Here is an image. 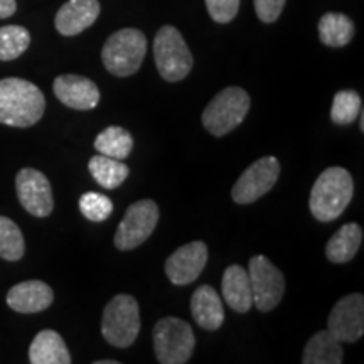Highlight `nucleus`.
Segmentation results:
<instances>
[{
    "label": "nucleus",
    "instance_id": "nucleus-16",
    "mask_svg": "<svg viewBox=\"0 0 364 364\" xmlns=\"http://www.w3.org/2000/svg\"><path fill=\"white\" fill-rule=\"evenodd\" d=\"M53 289L43 280H27L14 285L7 294V306L19 314H38L51 307Z\"/></svg>",
    "mask_w": 364,
    "mask_h": 364
},
{
    "label": "nucleus",
    "instance_id": "nucleus-23",
    "mask_svg": "<svg viewBox=\"0 0 364 364\" xmlns=\"http://www.w3.org/2000/svg\"><path fill=\"white\" fill-rule=\"evenodd\" d=\"M88 169L93 179L108 191L120 188L130 174L129 166H125L122 161H117V159L102 156V154L90 159Z\"/></svg>",
    "mask_w": 364,
    "mask_h": 364
},
{
    "label": "nucleus",
    "instance_id": "nucleus-13",
    "mask_svg": "<svg viewBox=\"0 0 364 364\" xmlns=\"http://www.w3.org/2000/svg\"><path fill=\"white\" fill-rule=\"evenodd\" d=\"M208 263L204 241H193L177 248L166 260V275L174 285H189L201 275Z\"/></svg>",
    "mask_w": 364,
    "mask_h": 364
},
{
    "label": "nucleus",
    "instance_id": "nucleus-31",
    "mask_svg": "<svg viewBox=\"0 0 364 364\" xmlns=\"http://www.w3.org/2000/svg\"><path fill=\"white\" fill-rule=\"evenodd\" d=\"M17 2L16 0H0V19H7L16 14Z\"/></svg>",
    "mask_w": 364,
    "mask_h": 364
},
{
    "label": "nucleus",
    "instance_id": "nucleus-14",
    "mask_svg": "<svg viewBox=\"0 0 364 364\" xmlns=\"http://www.w3.org/2000/svg\"><path fill=\"white\" fill-rule=\"evenodd\" d=\"M53 90L56 98L73 110L88 112L98 107L100 90L95 81L80 75H61L54 80Z\"/></svg>",
    "mask_w": 364,
    "mask_h": 364
},
{
    "label": "nucleus",
    "instance_id": "nucleus-3",
    "mask_svg": "<svg viewBox=\"0 0 364 364\" xmlns=\"http://www.w3.org/2000/svg\"><path fill=\"white\" fill-rule=\"evenodd\" d=\"M147 54V38L142 31L120 29L107 39L102 49V61L108 73L118 78L135 75Z\"/></svg>",
    "mask_w": 364,
    "mask_h": 364
},
{
    "label": "nucleus",
    "instance_id": "nucleus-15",
    "mask_svg": "<svg viewBox=\"0 0 364 364\" xmlns=\"http://www.w3.org/2000/svg\"><path fill=\"white\" fill-rule=\"evenodd\" d=\"M100 7L98 0H68V2L59 9L54 19L58 33L63 36H78L88 29L98 19Z\"/></svg>",
    "mask_w": 364,
    "mask_h": 364
},
{
    "label": "nucleus",
    "instance_id": "nucleus-22",
    "mask_svg": "<svg viewBox=\"0 0 364 364\" xmlns=\"http://www.w3.org/2000/svg\"><path fill=\"white\" fill-rule=\"evenodd\" d=\"M318 38L329 48H344L356 34V26L348 16L338 12H327L318 21Z\"/></svg>",
    "mask_w": 364,
    "mask_h": 364
},
{
    "label": "nucleus",
    "instance_id": "nucleus-10",
    "mask_svg": "<svg viewBox=\"0 0 364 364\" xmlns=\"http://www.w3.org/2000/svg\"><path fill=\"white\" fill-rule=\"evenodd\" d=\"M280 176V162L273 156H267L253 162L231 189V198L236 204L258 201L262 196L273 189Z\"/></svg>",
    "mask_w": 364,
    "mask_h": 364
},
{
    "label": "nucleus",
    "instance_id": "nucleus-26",
    "mask_svg": "<svg viewBox=\"0 0 364 364\" xmlns=\"http://www.w3.org/2000/svg\"><path fill=\"white\" fill-rule=\"evenodd\" d=\"M31 46V34L22 26L0 27V61L21 58Z\"/></svg>",
    "mask_w": 364,
    "mask_h": 364
},
{
    "label": "nucleus",
    "instance_id": "nucleus-33",
    "mask_svg": "<svg viewBox=\"0 0 364 364\" xmlns=\"http://www.w3.org/2000/svg\"><path fill=\"white\" fill-rule=\"evenodd\" d=\"M359 127H361V132H364V113L359 112Z\"/></svg>",
    "mask_w": 364,
    "mask_h": 364
},
{
    "label": "nucleus",
    "instance_id": "nucleus-19",
    "mask_svg": "<svg viewBox=\"0 0 364 364\" xmlns=\"http://www.w3.org/2000/svg\"><path fill=\"white\" fill-rule=\"evenodd\" d=\"M29 361L33 364H70L71 354L65 339L56 331L44 329L31 343Z\"/></svg>",
    "mask_w": 364,
    "mask_h": 364
},
{
    "label": "nucleus",
    "instance_id": "nucleus-8",
    "mask_svg": "<svg viewBox=\"0 0 364 364\" xmlns=\"http://www.w3.org/2000/svg\"><path fill=\"white\" fill-rule=\"evenodd\" d=\"M159 223V206L152 199H140L127 209L117 228L113 243L120 252H130L147 241Z\"/></svg>",
    "mask_w": 364,
    "mask_h": 364
},
{
    "label": "nucleus",
    "instance_id": "nucleus-9",
    "mask_svg": "<svg viewBox=\"0 0 364 364\" xmlns=\"http://www.w3.org/2000/svg\"><path fill=\"white\" fill-rule=\"evenodd\" d=\"M253 306L260 312H270L282 302L285 294V277L265 255H255L248 265Z\"/></svg>",
    "mask_w": 364,
    "mask_h": 364
},
{
    "label": "nucleus",
    "instance_id": "nucleus-5",
    "mask_svg": "<svg viewBox=\"0 0 364 364\" xmlns=\"http://www.w3.org/2000/svg\"><path fill=\"white\" fill-rule=\"evenodd\" d=\"M140 309L135 297L127 294L115 295L107 304L102 317V334L115 348H130L139 338Z\"/></svg>",
    "mask_w": 364,
    "mask_h": 364
},
{
    "label": "nucleus",
    "instance_id": "nucleus-25",
    "mask_svg": "<svg viewBox=\"0 0 364 364\" xmlns=\"http://www.w3.org/2000/svg\"><path fill=\"white\" fill-rule=\"evenodd\" d=\"M26 253V241L21 228L11 218L0 216V258L19 262Z\"/></svg>",
    "mask_w": 364,
    "mask_h": 364
},
{
    "label": "nucleus",
    "instance_id": "nucleus-27",
    "mask_svg": "<svg viewBox=\"0 0 364 364\" xmlns=\"http://www.w3.org/2000/svg\"><path fill=\"white\" fill-rule=\"evenodd\" d=\"M361 97L354 90H341L334 95L331 120L336 125H351L361 112Z\"/></svg>",
    "mask_w": 364,
    "mask_h": 364
},
{
    "label": "nucleus",
    "instance_id": "nucleus-18",
    "mask_svg": "<svg viewBox=\"0 0 364 364\" xmlns=\"http://www.w3.org/2000/svg\"><path fill=\"white\" fill-rule=\"evenodd\" d=\"M221 290L225 302L238 314H247L253 306L252 285L247 268L230 265L223 273Z\"/></svg>",
    "mask_w": 364,
    "mask_h": 364
},
{
    "label": "nucleus",
    "instance_id": "nucleus-29",
    "mask_svg": "<svg viewBox=\"0 0 364 364\" xmlns=\"http://www.w3.org/2000/svg\"><path fill=\"white\" fill-rule=\"evenodd\" d=\"M206 9L213 21L228 24L238 14L240 0H206Z\"/></svg>",
    "mask_w": 364,
    "mask_h": 364
},
{
    "label": "nucleus",
    "instance_id": "nucleus-11",
    "mask_svg": "<svg viewBox=\"0 0 364 364\" xmlns=\"http://www.w3.org/2000/svg\"><path fill=\"white\" fill-rule=\"evenodd\" d=\"M17 198L22 208L36 218H48L54 209L51 182L33 167L21 169L16 177Z\"/></svg>",
    "mask_w": 364,
    "mask_h": 364
},
{
    "label": "nucleus",
    "instance_id": "nucleus-6",
    "mask_svg": "<svg viewBox=\"0 0 364 364\" xmlns=\"http://www.w3.org/2000/svg\"><path fill=\"white\" fill-rule=\"evenodd\" d=\"M154 59L159 75L169 83L184 80L194 65L188 44L174 26H164L159 29L154 39Z\"/></svg>",
    "mask_w": 364,
    "mask_h": 364
},
{
    "label": "nucleus",
    "instance_id": "nucleus-2",
    "mask_svg": "<svg viewBox=\"0 0 364 364\" xmlns=\"http://www.w3.org/2000/svg\"><path fill=\"white\" fill-rule=\"evenodd\" d=\"M354 194V181L344 167H329L314 182L309 208L312 216L321 223H329L349 206Z\"/></svg>",
    "mask_w": 364,
    "mask_h": 364
},
{
    "label": "nucleus",
    "instance_id": "nucleus-12",
    "mask_svg": "<svg viewBox=\"0 0 364 364\" xmlns=\"http://www.w3.org/2000/svg\"><path fill=\"white\" fill-rule=\"evenodd\" d=\"M327 331L339 343H356L364 334V297L349 294L336 304L327 317Z\"/></svg>",
    "mask_w": 364,
    "mask_h": 364
},
{
    "label": "nucleus",
    "instance_id": "nucleus-24",
    "mask_svg": "<svg viewBox=\"0 0 364 364\" xmlns=\"http://www.w3.org/2000/svg\"><path fill=\"white\" fill-rule=\"evenodd\" d=\"M95 149L102 156L124 161L134 149V136L124 127H108L95 139Z\"/></svg>",
    "mask_w": 364,
    "mask_h": 364
},
{
    "label": "nucleus",
    "instance_id": "nucleus-21",
    "mask_svg": "<svg viewBox=\"0 0 364 364\" xmlns=\"http://www.w3.org/2000/svg\"><path fill=\"white\" fill-rule=\"evenodd\" d=\"M343 343H339L329 331L314 334L304 349V364H341L344 358Z\"/></svg>",
    "mask_w": 364,
    "mask_h": 364
},
{
    "label": "nucleus",
    "instance_id": "nucleus-28",
    "mask_svg": "<svg viewBox=\"0 0 364 364\" xmlns=\"http://www.w3.org/2000/svg\"><path fill=\"white\" fill-rule=\"evenodd\" d=\"M78 204L81 215L93 223L107 221L113 213L112 199L100 193H85L80 198Z\"/></svg>",
    "mask_w": 364,
    "mask_h": 364
},
{
    "label": "nucleus",
    "instance_id": "nucleus-17",
    "mask_svg": "<svg viewBox=\"0 0 364 364\" xmlns=\"http://www.w3.org/2000/svg\"><path fill=\"white\" fill-rule=\"evenodd\" d=\"M191 314L204 331H218L225 322V309L220 294L211 285H201L191 297Z\"/></svg>",
    "mask_w": 364,
    "mask_h": 364
},
{
    "label": "nucleus",
    "instance_id": "nucleus-20",
    "mask_svg": "<svg viewBox=\"0 0 364 364\" xmlns=\"http://www.w3.org/2000/svg\"><path fill=\"white\" fill-rule=\"evenodd\" d=\"M363 243V228L358 223H346L331 236L326 245V257L331 263H348L356 257Z\"/></svg>",
    "mask_w": 364,
    "mask_h": 364
},
{
    "label": "nucleus",
    "instance_id": "nucleus-4",
    "mask_svg": "<svg viewBox=\"0 0 364 364\" xmlns=\"http://www.w3.org/2000/svg\"><path fill=\"white\" fill-rule=\"evenodd\" d=\"M252 100L240 86H230L216 95L203 112V125L209 134L223 136L241 125L248 115Z\"/></svg>",
    "mask_w": 364,
    "mask_h": 364
},
{
    "label": "nucleus",
    "instance_id": "nucleus-30",
    "mask_svg": "<svg viewBox=\"0 0 364 364\" xmlns=\"http://www.w3.org/2000/svg\"><path fill=\"white\" fill-rule=\"evenodd\" d=\"M253 2L258 19L265 24H272L280 17L287 0H253Z\"/></svg>",
    "mask_w": 364,
    "mask_h": 364
},
{
    "label": "nucleus",
    "instance_id": "nucleus-32",
    "mask_svg": "<svg viewBox=\"0 0 364 364\" xmlns=\"http://www.w3.org/2000/svg\"><path fill=\"white\" fill-rule=\"evenodd\" d=\"M95 364H118L115 359H102V361H95Z\"/></svg>",
    "mask_w": 364,
    "mask_h": 364
},
{
    "label": "nucleus",
    "instance_id": "nucleus-1",
    "mask_svg": "<svg viewBox=\"0 0 364 364\" xmlns=\"http://www.w3.org/2000/svg\"><path fill=\"white\" fill-rule=\"evenodd\" d=\"M46 110L44 93L22 78L0 80V124L16 129L33 127Z\"/></svg>",
    "mask_w": 364,
    "mask_h": 364
},
{
    "label": "nucleus",
    "instance_id": "nucleus-7",
    "mask_svg": "<svg viewBox=\"0 0 364 364\" xmlns=\"http://www.w3.org/2000/svg\"><path fill=\"white\" fill-rule=\"evenodd\" d=\"M154 351L161 364H184L196 348L194 331L179 317H164L154 327Z\"/></svg>",
    "mask_w": 364,
    "mask_h": 364
}]
</instances>
